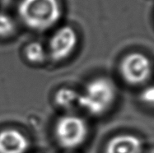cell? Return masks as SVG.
<instances>
[{
    "label": "cell",
    "instance_id": "1",
    "mask_svg": "<svg viewBox=\"0 0 154 153\" xmlns=\"http://www.w3.org/2000/svg\"><path fill=\"white\" fill-rule=\"evenodd\" d=\"M18 14L29 28L45 31L59 22L61 8L58 0H22Z\"/></svg>",
    "mask_w": 154,
    "mask_h": 153
},
{
    "label": "cell",
    "instance_id": "3",
    "mask_svg": "<svg viewBox=\"0 0 154 153\" xmlns=\"http://www.w3.org/2000/svg\"><path fill=\"white\" fill-rule=\"evenodd\" d=\"M88 134V126L79 116L66 115L60 118L55 125V136L64 148H74L84 142Z\"/></svg>",
    "mask_w": 154,
    "mask_h": 153
},
{
    "label": "cell",
    "instance_id": "10",
    "mask_svg": "<svg viewBox=\"0 0 154 153\" xmlns=\"http://www.w3.org/2000/svg\"><path fill=\"white\" fill-rule=\"evenodd\" d=\"M15 30V23L10 17L0 13V37H6Z\"/></svg>",
    "mask_w": 154,
    "mask_h": 153
},
{
    "label": "cell",
    "instance_id": "7",
    "mask_svg": "<svg viewBox=\"0 0 154 153\" xmlns=\"http://www.w3.org/2000/svg\"><path fill=\"white\" fill-rule=\"evenodd\" d=\"M142 141L134 135H119L108 142L106 153H141Z\"/></svg>",
    "mask_w": 154,
    "mask_h": 153
},
{
    "label": "cell",
    "instance_id": "8",
    "mask_svg": "<svg viewBox=\"0 0 154 153\" xmlns=\"http://www.w3.org/2000/svg\"><path fill=\"white\" fill-rule=\"evenodd\" d=\"M79 96V94L77 93L74 90L69 88H62L59 90L55 95V102L60 106L68 108L78 102Z\"/></svg>",
    "mask_w": 154,
    "mask_h": 153
},
{
    "label": "cell",
    "instance_id": "9",
    "mask_svg": "<svg viewBox=\"0 0 154 153\" xmlns=\"http://www.w3.org/2000/svg\"><path fill=\"white\" fill-rule=\"evenodd\" d=\"M26 59L32 63H41L45 58V51L43 45L39 42L29 44L25 50Z\"/></svg>",
    "mask_w": 154,
    "mask_h": 153
},
{
    "label": "cell",
    "instance_id": "6",
    "mask_svg": "<svg viewBox=\"0 0 154 153\" xmlns=\"http://www.w3.org/2000/svg\"><path fill=\"white\" fill-rule=\"evenodd\" d=\"M29 141L17 129H5L0 132V153H26Z\"/></svg>",
    "mask_w": 154,
    "mask_h": 153
},
{
    "label": "cell",
    "instance_id": "11",
    "mask_svg": "<svg viewBox=\"0 0 154 153\" xmlns=\"http://www.w3.org/2000/svg\"><path fill=\"white\" fill-rule=\"evenodd\" d=\"M140 100L148 106H154V85L146 87L140 94Z\"/></svg>",
    "mask_w": 154,
    "mask_h": 153
},
{
    "label": "cell",
    "instance_id": "2",
    "mask_svg": "<svg viewBox=\"0 0 154 153\" xmlns=\"http://www.w3.org/2000/svg\"><path fill=\"white\" fill-rule=\"evenodd\" d=\"M116 96L113 82L107 78H97L87 85L84 91L79 95L78 103L91 115H99L111 106Z\"/></svg>",
    "mask_w": 154,
    "mask_h": 153
},
{
    "label": "cell",
    "instance_id": "5",
    "mask_svg": "<svg viewBox=\"0 0 154 153\" xmlns=\"http://www.w3.org/2000/svg\"><path fill=\"white\" fill-rule=\"evenodd\" d=\"M78 41L75 31L70 26H63L59 29L51 38L50 48L54 60L65 59L74 50Z\"/></svg>",
    "mask_w": 154,
    "mask_h": 153
},
{
    "label": "cell",
    "instance_id": "4",
    "mask_svg": "<svg viewBox=\"0 0 154 153\" xmlns=\"http://www.w3.org/2000/svg\"><path fill=\"white\" fill-rule=\"evenodd\" d=\"M120 73L129 84H142L151 76V62L141 53L129 54L121 62Z\"/></svg>",
    "mask_w": 154,
    "mask_h": 153
}]
</instances>
